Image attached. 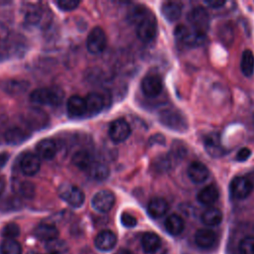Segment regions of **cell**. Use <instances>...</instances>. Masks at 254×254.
<instances>
[{"label": "cell", "instance_id": "6da1fadb", "mask_svg": "<svg viewBox=\"0 0 254 254\" xmlns=\"http://www.w3.org/2000/svg\"><path fill=\"white\" fill-rule=\"evenodd\" d=\"M158 26L157 20L153 14L148 12L137 24L136 34L137 37L144 43H150L157 35Z\"/></svg>", "mask_w": 254, "mask_h": 254}, {"label": "cell", "instance_id": "7a4b0ae2", "mask_svg": "<svg viewBox=\"0 0 254 254\" xmlns=\"http://www.w3.org/2000/svg\"><path fill=\"white\" fill-rule=\"evenodd\" d=\"M60 197L72 207H80L85 199L83 191L69 183L62 184L58 189Z\"/></svg>", "mask_w": 254, "mask_h": 254}, {"label": "cell", "instance_id": "3957f363", "mask_svg": "<svg viewBox=\"0 0 254 254\" xmlns=\"http://www.w3.org/2000/svg\"><path fill=\"white\" fill-rule=\"evenodd\" d=\"M175 36L177 40L181 41L188 47H198L206 40L204 33L195 31L192 28H188L186 26H178L175 30Z\"/></svg>", "mask_w": 254, "mask_h": 254}, {"label": "cell", "instance_id": "277c9868", "mask_svg": "<svg viewBox=\"0 0 254 254\" xmlns=\"http://www.w3.org/2000/svg\"><path fill=\"white\" fill-rule=\"evenodd\" d=\"M63 95L60 92L49 87H40L33 90L30 94V100L40 105H57L62 100Z\"/></svg>", "mask_w": 254, "mask_h": 254}, {"label": "cell", "instance_id": "5b68a950", "mask_svg": "<svg viewBox=\"0 0 254 254\" xmlns=\"http://www.w3.org/2000/svg\"><path fill=\"white\" fill-rule=\"evenodd\" d=\"M253 190L252 182L246 177H235L232 179L229 185L230 195L234 199H245L250 195Z\"/></svg>", "mask_w": 254, "mask_h": 254}, {"label": "cell", "instance_id": "8992f818", "mask_svg": "<svg viewBox=\"0 0 254 254\" xmlns=\"http://www.w3.org/2000/svg\"><path fill=\"white\" fill-rule=\"evenodd\" d=\"M107 44L105 32L100 27H94L89 32L86 39V48L91 54H100Z\"/></svg>", "mask_w": 254, "mask_h": 254}, {"label": "cell", "instance_id": "52a82bcc", "mask_svg": "<svg viewBox=\"0 0 254 254\" xmlns=\"http://www.w3.org/2000/svg\"><path fill=\"white\" fill-rule=\"evenodd\" d=\"M188 20L191 25V28L195 31L206 33L209 27V16L207 11L203 7H194L189 13Z\"/></svg>", "mask_w": 254, "mask_h": 254}, {"label": "cell", "instance_id": "ba28073f", "mask_svg": "<svg viewBox=\"0 0 254 254\" xmlns=\"http://www.w3.org/2000/svg\"><path fill=\"white\" fill-rule=\"evenodd\" d=\"M130 134L131 127L125 119H116L109 125L108 135L114 143L124 142L130 136Z\"/></svg>", "mask_w": 254, "mask_h": 254}, {"label": "cell", "instance_id": "9c48e42d", "mask_svg": "<svg viewBox=\"0 0 254 254\" xmlns=\"http://www.w3.org/2000/svg\"><path fill=\"white\" fill-rule=\"evenodd\" d=\"M114 202H115V196L108 190H102L97 191L91 199L92 207L96 211L102 212V213L108 212L113 207Z\"/></svg>", "mask_w": 254, "mask_h": 254}, {"label": "cell", "instance_id": "30bf717a", "mask_svg": "<svg viewBox=\"0 0 254 254\" xmlns=\"http://www.w3.org/2000/svg\"><path fill=\"white\" fill-rule=\"evenodd\" d=\"M141 89L144 95L150 98L157 97L163 90V82L158 74H147L141 81Z\"/></svg>", "mask_w": 254, "mask_h": 254}, {"label": "cell", "instance_id": "8fae6325", "mask_svg": "<svg viewBox=\"0 0 254 254\" xmlns=\"http://www.w3.org/2000/svg\"><path fill=\"white\" fill-rule=\"evenodd\" d=\"M161 122L167 127L176 131H185L188 128V123L184 116L175 110H165L161 116Z\"/></svg>", "mask_w": 254, "mask_h": 254}, {"label": "cell", "instance_id": "7c38bea8", "mask_svg": "<svg viewBox=\"0 0 254 254\" xmlns=\"http://www.w3.org/2000/svg\"><path fill=\"white\" fill-rule=\"evenodd\" d=\"M117 243V237L111 230L105 229L98 232L94 239L95 247L100 251H110Z\"/></svg>", "mask_w": 254, "mask_h": 254}, {"label": "cell", "instance_id": "4fadbf2b", "mask_svg": "<svg viewBox=\"0 0 254 254\" xmlns=\"http://www.w3.org/2000/svg\"><path fill=\"white\" fill-rule=\"evenodd\" d=\"M188 176L193 184H201L208 179L209 171L201 162H192L188 167Z\"/></svg>", "mask_w": 254, "mask_h": 254}, {"label": "cell", "instance_id": "5bb4252c", "mask_svg": "<svg viewBox=\"0 0 254 254\" xmlns=\"http://www.w3.org/2000/svg\"><path fill=\"white\" fill-rule=\"evenodd\" d=\"M20 168L26 176H34L41 168L40 158L33 153H26L21 159Z\"/></svg>", "mask_w": 254, "mask_h": 254}, {"label": "cell", "instance_id": "9a60e30c", "mask_svg": "<svg viewBox=\"0 0 254 254\" xmlns=\"http://www.w3.org/2000/svg\"><path fill=\"white\" fill-rule=\"evenodd\" d=\"M66 110L71 117H81L87 113L85 99L79 95H71L66 102Z\"/></svg>", "mask_w": 254, "mask_h": 254}, {"label": "cell", "instance_id": "2e32d148", "mask_svg": "<svg viewBox=\"0 0 254 254\" xmlns=\"http://www.w3.org/2000/svg\"><path fill=\"white\" fill-rule=\"evenodd\" d=\"M57 144L51 138H46L41 141L36 146V152L39 158L44 160H52L57 154Z\"/></svg>", "mask_w": 254, "mask_h": 254}, {"label": "cell", "instance_id": "e0dca14e", "mask_svg": "<svg viewBox=\"0 0 254 254\" xmlns=\"http://www.w3.org/2000/svg\"><path fill=\"white\" fill-rule=\"evenodd\" d=\"M34 235L41 241L49 242L59 238V230L51 223H40L34 229Z\"/></svg>", "mask_w": 254, "mask_h": 254}, {"label": "cell", "instance_id": "ac0fdd59", "mask_svg": "<svg viewBox=\"0 0 254 254\" xmlns=\"http://www.w3.org/2000/svg\"><path fill=\"white\" fill-rule=\"evenodd\" d=\"M216 241V234L213 230L208 228H200L194 234L195 244L203 249L210 248Z\"/></svg>", "mask_w": 254, "mask_h": 254}, {"label": "cell", "instance_id": "d6986e66", "mask_svg": "<svg viewBox=\"0 0 254 254\" xmlns=\"http://www.w3.org/2000/svg\"><path fill=\"white\" fill-rule=\"evenodd\" d=\"M219 197V192L214 185H208L202 188L196 194L197 201L202 205H211Z\"/></svg>", "mask_w": 254, "mask_h": 254}, {"label": "cell", "instance_id": "ffe728a7", "mask_svg": "<svg viewBox=\"0 0 254 254\" xmlns=\"http://www.w3.org/2000/svg\"><path fill=\"white\" fill-rule=\"evenodd\" d=\"M169 210L168 202L162 197L152 198L147 206V211L149 215L153 218H160L164 216Z\"/></svg>", "mask_w": 254, "mask_h": 254}, {"label": "cell", "instance_id": "44dd1931", "mask_svg": "<svg viewBox=\"0 0 254 254\" xmlns=\"http://www.w3.org/2000/svg\"><path fill=\"white\" fill-rule=\"evenodd\" d=\"M141 245L146 253H155L162 245L161 238L154 232H146L141 238Z\"/></svg>", "mask_w": 254, "mask_h": 254}, {"label": "cell", "instance_id": "7402d4cb", "mask_svg": "<svg viewBox=\"0 0 254 254\" xmlns=\"http://www.w3.org/2000/svg\"><path fill=\"white\" fill-rule=\"evenodd\" d=\"M165 228L173 236L180 235L185 229L184 219L179 214H170L165 220Z\"/></svg>", "mask_w": 254, "mask_h": 254}, {"label": "cell", "instance_id": "603a6c76", "mask_svg": "<svg viewBox=\"0 0 254 254\" xmlns=\"http://www.w3.org/2000/svg\"><path fill=\"white\" fill-rule=\"evenodd\" d=\"M222 217L223 215L219 208L210 206L201 213L200 219L206 226H216L222 221Z\"/></svg>", "mask_w": 254, "mask_h": 254}, {"label": "cell", "instance_id": "cb8c5ba5", "mask_svg": "<svg viewBox=\"0 0 254 254\" xmlns=\"http://www.w3.org/2000/svg\"><path fill=\"white\" fill-rule=\"evenodd\" d=\"M161 12L166 20H168L169 22H175L180 19L182 15V6L174 1L165 2L162 5Z\"/></svg>", "mask_w": 254, "mask_h": 254}, {"label": "cell", "instance_id": "d4e9b609", "mask_svg": "<svg viewBox=\"0 0 254 254\" xmlns=\"http://www.w3.org/2000/svg\"><path fill=\"white\" fill-rule=\"evenodd\" d=\"M71 162L77 169L87 172L94 161H93L90 153H88L87 151H84V150H80L73 154V156L71 158Z\"/></svg>", "mask_w": 254, "mask_h": 254}, {"label": "cell", "instance_id": "484cf974", "mask_svg": "<svg viewBox=\"0 0 254 254\" xmlns=\"http://www.w3.org/2000/svg\"><path fill=\"white\" fill-rule=\"evenodd\" d=\"M203 144L206 152L212 157H220L223 155V148L219 144V137L216 134L205 136Z\"/></svg>", "mask_w": 254, "mask_h": 254}, {"label": "cell", "instance_id": "4316f807", "mask_svg": "<svg viewBox=\"0 0 254 254\" xmlns=\"http://www.w3.org/2000/svg\"><path fill=\"white\" fill-rule=\"evenodd\" d=\"M85 103L88 114H95L101 111L104 106V99L101 94L97 92H91L86 95Z\"/></svg>", "mask_w": 254, "mask_h": 254}, {"label": "cell", "instance_id": "83f0119b", "mask_svg": "<svg viewBox=\"0 0 254 254\" xmlns=\"http://www.w3.org/2000/svg\"><path fill=\"white\" fill-rule=\"evenodd\" d=\"M4 137L8 144L18 145V144H21L24 141H26L29 138V135L25 130H23L19 127H13L6 131Z\"/></svg>", "mask_w": 254, "mask_h": 254}, {"label": "cell", "instance_id": "f1b7e54d", "mask_svg": "<svg viewBox=\"0 0 254 254\" xmlns=\"http://www.w3.org/2000/svg\"><path fill=\"white\" fill-rule=\"evenodd\" d=\"M240 69L245 76H251L254 73V55L251 50H245L242 53L240 61Z\"/></svg>", "mask_w": 254, "mask_h": 254}, {"label": "cell", "instance_id": "f546056e", "mask_svg": "<svg viewBox=\"0 0 254 254\" xmlns=\"http://www.w3.org/2000/svg\"><path fill=\"white\" fill-rule=\"evenodd\" d=\"M88 175L96 180V181H103L108 178L109 176V168L107 165L101 163V162H93L90 168L87 171Z\"/></svg>", "mask_w": 254, "mask_h": 254}, {"label": "cell", "instance_id": "4dcf8cb0", "mask_svg": "<svg viewBox=\"0 0 254 254\" xmlns=\"http://www.w3.org/2000/svg\"><path fill=\"white\" fill-rule=\"evenodd\" d=\"M1 254H22V246L15 239H5L0 245Z\"/></svg>", "mask_w": 254, "mask_h": 254}, {"label": "cell", "instance_id": "1f68e13d", "mask_svg": "<svg viewBox=\"0 0 254 254\" xmlns=\"http://www.w3.org/2000/svg\"><path fill=\"white\" fill-rule=\"evenodd\" d=\"M46 248L49 250V253L62 254L67 250V245L64 240H60L59 238L54 239L46 243Z\"/></svg>", "mask_w": 254, "mask_h": 254}, {"label": "cell", "instance_id": "d6a6232c", "mask_svg": "<svg viewBox=\"0 0 254 254\" xmlns=\"http://www.w3.org/2000/svg\"><path fill=\"white\" fill-rule=\"evenodd\" d=\"M28 83L24 80H9L5 85V90L10 94L21 93L25 91Z\"/></svg>", "mask_w": 254, "mask_h": 254}, {"label": "cell", "instance_id": "836d02e7", "mask_svg": "<svg viewBox=\"0 0 254 254\" xmlns=\"http://www.w3.org/2000/svg\"><path fill=\"white\" fill-rule=\"evenodd\" d=\"M240 254H254V236H246L242 238L238 245Z\"/></svg>", "mask_w": 254, "mask_h": 254}, {"label": "cell", "instance_id": "e575fe53", "mask_svg": "<svg viewBox=\"0 0 254 254\" xmlns=\"http://www.w3.org/2000/svg\"><path fill=\"white\" fill-rule=\"evenodd\" d=\"M16 191L23 197L32 198L35 195V187L31 182H22L16 187Z\"/></svg>", "mask_w": 254, "mask_h": 254}, {"label": "cell", "instance_id": "d590c367", "mask_svg": "<svg viewBox=\"0 0 254 254\" xmlns=\"http://www.w3.org/2000/svg\"><path fill=\"white\" fill-rule=\"evenodd\" d=\"M20 234V227L18 224L11 222L6 224L2 229V236L5 239H15Z\"/></svg>", "mask_w": 254, "mask_h": 254}, {"label": "cell", "instance_id": "8d00e7d4", "mask_svg": "<svg viewBox=\"0 0 254 254\" xmlns=\"http://www.w3.org/2000/svg\"><path fill=\"white\" fill-rule=\"evenodd\" d=\"M172 162H173V159L171 158L170 155L160 156L156 160L155 168L159 172H166L172 167Z\"/></svg>", "mask_w": 254, "mask_h": 254}, {"label": "cell", "instance_id": "74e56055", "mask_svg": "<svg viewBox=\"0 0 254 254\" xmlns=\"http://www.w3.org/2000/svg\"><path fill=\"white\" fill-rule=\"evenodd\" d=\"M78 0H59L56 2L57 6L63 11H71L77 8L79 5Z\"/></svg>", "mask_w": 254, "mask_h": 254}, {"label": "cell", "instance_id": "f35d334b", "mask_svg": "<svg viewBox=\"0 0 254 254\" xmlns=\"http://www.w3.org/2000/svg\"><path fill=\"white\" fill-rule=\"evenodd\" d=\"M120 220H121V223L123 226L125 227H128V228H131V227H134L136 226L137 224V219L134 215L128 213V212H123L121 214V217H120Z\"/></svg>", "mask_w": 254, "mask_h": 254}, {"label": "cell", "instance_id": "ab89813d", "mask_svg": "<svg viewBox=\"0 0 254 254\" xmlns=\"http://www.w3.org/2000/svg\"><path fill=\"white\" fill-rule=\"evenodd\" d=\"M251 156V150L249 148H241L238 153L236 154V160L239 162H244L248 160V158Z\"/></svg>", "mask_w": 254, "mask_h": 254}, {"label": "cell", "instance_id": "60d3db41", "mask_svg": "<svg viewBox=\"0 0 254 254\" xmlns=\"http://www.w3.org/2000/svg\"><path fill=\"white\" fill-rule=\"evenodd\" d=\"M40 19H41V15H40V13H39L37 10H34V11L29 12V13L27 14V16H26V20H27L29 23H31V24H36V23H38V22L40 21Z\"/></svg>", "mask_w": 254, "mask_h": 254}, {"label": "cell", "instance_id": "b9f144b4", "mask_svg": "<svg viewBox=\"0 0 254 254\" xmlns=\"http://www.w3.org/2000/svg\"><path fill=\"white\" fill-rule=\"evenodd\" d=\"M204 3H205L208 7H210V8L218 9V8L224 6L226 2H225L224 0H206V1H204Z\"/></svg>", "mask_w": 254, "mask_h": 254}, {"label": "cell", "instance_id": "7bdbcfd3", "mask_svg": "<svg viewBox=\"0 0 254 254\" xmlns=\"http://www.w3.org/2000/svg\"><path fill=\"white\" fill-rule=\"evenodd\" d=\"M10 156L7 152H0V170L7 164Z\"/></svg>", "mask_w": 254, "mask_h": 254}, {"label": "cell", "instance_id": "ee69618b", "mask_svg": "<svg viewBox=\"0 0 254 254\" xmlns=\"http://www.w3.org/2000/svg\"><path fill=\"white\" fill-rule=\"evenodd\" d=\"M4 190H5V180L2 177H0V195L3 193Z\"/></svg>", "mask_w": 254, "mask_h": 254}, {"label": "cell", "instance_id": "f6af8a7d", "mask_svg": "<svg viewBox=\"0 0 254 254\" xmlns=\"http://www.w3.org/2000/svg\"><path fill=\"white\" fill-rule=\"evenodd\" d=\"M121 254H133V253L130 252V251H128V250H123V251L121 252Z\"/></svg>", "mask_w": 254, "mask_h": 254}, {"label": "cell", "instance_id": "bcb514c9", "mask_svg": "<svg viewBox=\"0 0 254 254\" xmlns=\"http://www.w3.org/2000/svg\"><path fill=\"white\" fill-rule=\"evenodd\" d=\"M27 254H42V253H39V252H36V251H30Z\"/></svg>", "mask_w": 254, "mask_h": 254}, {"label": "cell", "instance_id": "7dc6e473", "mask_svg": "<svg viewBox=\"0 0 254 254\" xmlns=\"http://www.w3.org/2000/svg\"><path fill=\"white\" fill-rule=\"evenodd\" d=\"M253 121H254V116H253Z\"/></svg>", "mask_w": 254, "mask_h": 254}]
</instances>
